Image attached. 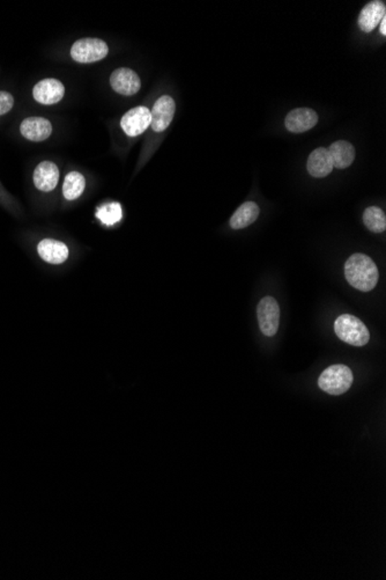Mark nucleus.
Masks as SVG:
<instances>
[{
    "label": "nucleus",
    "instance_id": "nucleus-15",
    "mask_svg": "<svg viewBox=\"0 0 386 580\" xmlns=\"http://www.w3.org/2000/svg\"><path fill=\"white\" fill-rule=\"evenodd\" d=\"M307 168H308L309 174L317 178H325L334 171V164H332V159L329 157L327 149L319 147L312 151L308 158Z\"/></svg>",
    "mask_w": 386,
    "mask_h": 580
},
{
    "label": "nucleus",
    "instance_id": "nucleus-17",
    "mask_svg": "<svg viewBox=\"0 0 386 580\" xmlns=\"http://www.w3.org/2000/svg\"><path fill=\"white\" fill-rule=\"evenodd\" d=\"M327 151H329V157L332 159L334 167L345 169L354 162L355 149L351 142L346 140H338V142H334Z\"/></svg>",
    "mask_w": 386,
    "mask_h": 580
},
{
    "label": "nucleus",
    "instance_id": "nucleus-7",
    "mask_svg": "<svg viewBox=\"0 0 386 580\" xmlns=\"http://www.w3.org/2000/svg\"><path fill=\"white\" fill-rule=\"evenodd\" d=\"M259 328L262 334L272 337L277 334L280 324V307L273 297H265L257 306Z\"/></svg>",
    "mask_w": 386,
    "mask_h": 580
},
{
    "label": "nucleus",
    "instance_id": "nucleus-10",
    "mask_svg": "<svg viewBox=\"0 0 386 580\" xmlns=\"http://www.w3.org/2000/svg\"><path fill=\"white\" fill-rule=\"evenodd\" d=\"M175 111H176V104H175L174 99L171 96H161L151 111V116H152L151 127L153 130L156 132L164 131L171 125L174 118Z\"/></svg>",
    "mask_w": 386,
    "mask_h": 580
},
{
    "label": "nucleus",
    "instance_id": "nucleus-14",
    "mask_svg": "<svg viewBox=\"0 0 386 580\" xmlns=\"http://www.w3.org/2000/svg\"><path fill=\"white\" fill-rule=\"evenodd\" d=\"M386 6L384 1H370L362 8L361 13L358 15V27L362 32H370L380 24L382 19L385 15Z\"/></svg>",
    "mask_w": 386,
    "mask_h": 580
},
{
    "label": "nucleus",
    "instance_id": "nucleus-1",
    "mask_svg": "<svg viewBox=\"0 0 386 580\" xmlns=\"http://www.w3.org/2000/svg\"><path fill=\"white\" fill-rule=\"evenodd\" d=\"M345 277L353 288L369 292L378 281V268L365 254H353L345 264Z\"/></svg>",
    "mask_w": 386,
    "mask_h": 580
},
{
    "label": "nucleus",
    "instance_id": "nucleus-19",
    "mask_svg": "<svg viewBox=\"0 0 386 580\" xmlns=\"http://www.w3.org/2000/svg\"><path fill=\"white\" fill-rule=\"evenodd\" d=\"M95 218L99 221V224L106 227H113L115 225L119 224L123 218V207L118 202H106L96 207Z\"/></svg>",
    "mask_w": 386,
    "mask_h": 580
},
{
    "label": "nucleus",
    "instance_id": "nucleus-12",
    "mask_svg": "<svg viewBox=\"0 0 386 580\" xmlns=\"http://www.w3.org/2000/svg\"><path fill=\"white\" fill-rule=\"evenodd\" d=\"M20 133L30 142H43L52 133V124L46 118L32 116L21 122Z\"/></svg>",
    "mask_w": 386,
    "mask_h": 580
},
{
    "label": "nucleus",
    "instance_id": "nucleus-18",
    "mask_svg": "<svg viewBox=\"0 0 386 580\" xmlns=\"http://www.w3.org/2000/svg\"><path fill=\"white\" fill-rule=\"evenodd\" d=\"M260 214V209L255 202H245L235 211L231 218V226L233 230H242L253 224Z\"/></svg>",
    "mask_w": 386,
    "mask_h": 580
},
{
    "label": "nucleus",
    "instance_id": "nucleus-2",
    "mask_svg": "<svg viewBox=\"0 0 386 580\" xmlns=\"http://www.w3.org/2000/svg\"><path fill=\"white\" fill-rule=\"evenodd\" d=\"M334 331L338 337L353 346H363L369 342L370 334L368 328L358 317L351 314H344L334 322Z\"/></svg>",
    "mask_w": 386,
    "mask_h": 580
},
{
    "label": "nucleus",
    "instance_id": "nucleus-16",
    "mask_svg": "<svg viewBox=\"0 0 386 580\" xmlns=\"http://www.w3.org/2000/svg\"><path fill=\"white\" fill-rule=\"evenodd\" d=\"M86 187H87V180L82 173L78 171H68V174L65 175L63 187H61L63 198L68 203L75 202L79 198H81Z\"/></svg>",
    "mask_w": 386,
    "mask_h": 580
},
{
    "label": "nucleus",
    "instance_id": "nucleus-23",
    "mask_svg": "<svg viewBox=\"0 0 386 580\" xmlns=\"http://www.w3.org/2000/svg\"><path fill=\"white\" fill-rule=\"evenodd\" d=\"M379 30H380L383 35H386V17H384L380 24H379Z\"/></svg>",
    "mask_w": 386,
    "mask_h": 580
},
{
    "label": "nucleus",
    "instance_id": "nucleus-8",
    "mask_svg": "<svg viewBox=\"0 0 386 580\" xmlns=\"http://www.w3.org/2000/svg\"><path fill=\"white\" fill-rule=\"evenodd\" d=\"M64 94V85L57 79H43L32 88V97L36 102L44 106L58 104Z\"/></svg>",
    "mask_w": 386,
    "mask_h": 580
},
{
    "label": "nucleus",
    "instance_id": "nucleus-22",
    "mask_svg": "<svg viewBox=\"0 0 386 580\" xmlns=\"http://www.w3.org/2000/svg\"><path fill=\"white\" fill-rule=\"evenodd\" d=\"M0 203L4 204L6 207H12V198L8 192L5 191L1 185H0Z\"/></svg>",
    "mask_w": 386,
    "mask_h": 580
},
{
    "label": "nucleus",
    "instance_id": "nucleus-3",
    "mask_svg": "<svg viewBox=\"0 0 386 580\" xmlns=\"http://www.w3.org/2000/svg\"><path fill=\"white\" fill-rule=\"evenodd\" d=\"M354 377L346 365L327 367L318 379V386L329 395H342L351 389Z\"/></svg>",
    "mask_w": 386,
    "mask_h": 580
},
{
    "label": "nucleus",
    "instance_id": "nucleus-11",
    "mask_svg": "<svg viewBox=\"0 0 386 580\" xmlns=\"http://www.w3.org/2000/svg\"><path fill=\"white\" fill-rule=\"evenodd\" d=\"M110 84L115 92L125 96H132L139 92L142 82L133 70L128 68H117L110 77Z\"/></svg>",
    "mask_w": 386,
    "mask_h": 580
},
{
    "label": "nucleus",
    "instance_id": "nucleus-6",
    "mask_svg": "<svg viewBox=\"0 0 386 580\" xmlns=\"http://www.w3.org/2000/svg\"><path fill=\"white\" fill-rule=\"evenodd\" d=\"M109 48L106 43L99 39H81L72 46L71 56L75 62L89 64L106 57Z\"/></svg>",
    "mask_w": 386,
    "mask_h": 580
},
{
    "label": "nucleus",
    "instance_id": "nucleus-13",
    "mask_svg": "<svg viewBox=\"0 0 386 580\" xmlns=\"http://www.w3.org/2000/svg\"><path fill=\"white\" fill-rule=\"evenodd\" d=\"M318 123V115L310 108H296L286 118V128L293 133H302Z\"/></svg>",
    "mask_w": 386,
    "mask_h": 580
},
{
    "label": "nucleus",
    "instance_id": "nucleus-4",
    "mask_svg": "<svg viewBox=\"0 0 386 580\" xmlns=\"http://www.w3.org/2000/svg\"><path fill=\"white\" fill-rule=\"evenodd\" d=\"M36 254L43 263L52 267H61L68 263L71 256L70 247L61 240L44 238L36 243Z\"/></svg>",
    "mask_w": 386,
    "mask_h": 580
},
{
    "label": "nucleus",
    "instance_id": "nucleus-9",
    "mask_svg": "<svg viewBox=\"0 0 386 580\" xmlns=\"http://www.w3.org/2000/svg\"><path fill=\"white\" fill-rule=\"evenodd\" d=\"M152 121L151 111L148 108L140 106L128 111L123 116L121 127L126 135L130 137H137L147 130Z\"/></svg>",
    "mask_w": 386,
    "mask_h": 580
},
{
    "label": "nucleus",
    "instance_id": "nucleus-20",
    "mask_svg": "<svg viewBox=\"0 0 386 580\" xmlns=\"http://www.w3.org/2000/svg\"><path fill=\"white\" fill-rule=\"evenodd\" d=\"M363 223L372 233H383L386 230L385 214L379 207H367L363 212Z\"/></svg>",
    "mask_w": 386,
    "mask_h": 580
},
{
    "label": "nucleus",
    "instance_id": "nucleus-5",
    "mask_svg": "<svg viewBox=\"0 0 386 580\" xmlns=\"http://www.w3.org/2000/svg\"><path fill=\"white\" fill-rule=\"evenodd\" d=\"M61 180V171L53 161L44 160L37 164L32 171V187L41 195H49L56 191Z\"/></svg>",
    "mask_w": 386,
    "mask_h": 580
},
{
    "label": "nucleus",
    "instance_id": "nucleus-21",
    "mask_svg": "<svg viewBox=\"0 0 386 580\" xmlns=\"http://www.w3.org/2000/svg\"><path fill=\"white\" fill-rule=\"evenodd\" d=\"M15 106V97L11 93L0 91V116L6 115Z\"/></svg>",
    "mask_w": 386,
    "mask_h": 580
}]
</instances>
